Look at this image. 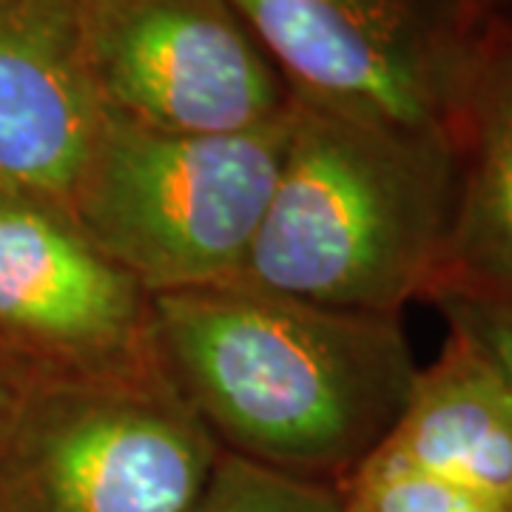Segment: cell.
<instances>
[{
  "label": "cell",
  "mask_w": 512,
  "mask_h": 512,
  "mask_svg": "<svg viewBox=\"0 0 512 512\" xmlns=\"http://www.w3.org/2000/svg\"><path fill=\"white\" fill-rule=\"evenodd\" d=\"M293 100L458 146L481 74L436 0H231Z\"/></svg>",
  "instance_id": "5b68a950"
},
{
  "label": "cell",
  "mask_w": 512,
  "mask_h": 512,
  "mask_svg": "<svg viewBox=\"0 0 512 512\" xmlns=\"http://www.w3.org/2000/svg\"><path fill=\"white\" fill-rule=\"evenodd\" d=\"M151 319L157 365L225 453L339 490L419 376L399 316L225 282L157 293Z\"/></svg>",
  "instance_id": "6da1fadb"
},
{
  "label": "cell",
  "mask_w": 512,
  "mask_h": 512,
  "mask_svg": "<svg viewBox=\"0 0 512 512\" xmlns=\"http://www.w3.org/2000/svg\"><path fill=\"white\" fill-rule=\"evenodd\" d=\"M458 146L362 126L293 100L274 197L239 285L399 316L444 265Z\"/></svg>",
  "instance_id": "7a4b0ae2"
},
{
  "label": "cell",
  "mask_w": 512,
  "mask_h": 512,
  "mask_svg": "<svg viewBox=\"0 0 512 512\" xmlns=\"http://www.w3.org/2000/svg\"><path fill=\"white\" fill-rule=\"evenodd\" d=\"M220 441L157 362L43 376L0 447L9 512H188Z\"/></svg>",
  "instance_id": "277c9868"
},
{
  "label": "cell",
  "mask_w": 512,
  "mask_h": 512,
  "mask_svg": "<svg viewBox=\"0 0 512 512\" xmlns=\"http://www.w3.org/2000/svg\"><path fill=\"white\" fill-rule=\"evenodd\" d=\"M83 40L103 111L140 126L231 134L293 103L231 0H83Z\"/></svg>",
  "instance_id": "8992f818"
},
{
  "label": "cell",
  "mask_w": 512,
  "mask_h": 512,
  "mask_svg": "<svg viewBox=\"0 0 512 512\" xmlns=\"http://www.w3.org/2000/svg\"><path fill=\"white\" fill-rule=\"evenodd\" d=\"M40 379L43 373H37L35 367L26 365L15 353L0 348V447L9 439L23 404Z\"/></svg>",
  "instance_id": "5bb4252c"
},
{
  "label": "cell",
  "mask_w": 512,
  "mask_h": 512,
  "mask_svg": "<svg viewBox=\"0 0 512 512\" xmlns=\"http://www.w3.org/2000/svg\"><path fill=\"white\" fill-rule=\"evenodd\" d=\"M100 123L83 0H0V185L69 205Z\"/></svg>",
  "instance_id": "ba28073f"
},
{
  "label": "cell",
  "mask_w": 512,
  "mask_h": 512,
  "mask_svg": "<svg viewBox=\"0 0 512 512\" xmlns=\"http://www.w3.org/2000/svg\"><path fill=\"white\" fill-rule=\"evenodd\" d=\"M427 299L439 308L447 330L470 342L512 390V299L456 288H436Z\"/></svg>",
  "instance_id": "4fadbf2b"
},
{
  "label": "cell",
  "mask_w": 512,
  "mask_h": 512,
  "mask_svg": "<svg viewBox=\"0 0 512 512\" xmlns=\"http://www.w3.org/2000/svg\"><path fill=\"white\" fill-rule=\"evenodd\" d=\"M373 458L419 470L512 510V390L470 342L447 330L439 359Z\"/></svg>",
  "instance_id": "9c48e42d"
},
{
  "label": "cell",
  "mask_w": 512,
  "mask_h": 512,
  "mask_svg": "<svg viewBox=\"0 0 512 512\" xmlns=\"http://www.w3.org/2000/svg\"><path fill=\"white\" fill-rule=\"evenodd\" d=\"M291 109L231 134H177L103 111L69 211L151 296L234 282L282 171Z\"/></svg>",
  "instance_id": "3957f363"
},
{
  "label": "cell",
  "mask_w": 512,
  "mask_h": 512,
  "mask_svg": "<svg viewBox=\"0 0 512 512\" xmlns=\"http://www.w3.org/2000/svg\"><path fill=\"white\" fill-rule=\"evenodd\" d=\"M0 512H9V510H6V507H3V501H0Z\"/></svg>",
  "instance_id": "9a60e30c"
},
{
  "label": "cell",
  "mask_w": 512,
  "mask_h": 512,
  "mask_svg": "<svg viewBox=\"0 0 512 512\" xmlns=\"http://www.w3.org/2000/svg\"><path fill=\"white\" fill-rule=\"evenodd\" d=\"M436 288L512 299V57L478 89Z\"/></svg>",
  "instance_id": "30bf717a"
},
{
  "label": "cell",
  "mask_w": 512,
  "mask_h": 512,
  "mask_svg": "<svg viewBox=\"0 0 512 512\" xmlns=\"http://www.w3.org/2000/svg\"><path fill=\"white\" fill-rule=\"evenodd\" d=\"M151 293L55 200L0 185V348L43 376L157 362Z\"/></svg>",
  "instance_id": "52a82bcc"
},
{
  "label": "cell",
  "mask_w": 512,
  "mask_h": 512,
  "mask_svg": "<svg viewBox=\"0 0 512 512\" xmlns=\"http://www.w3.org/2000/svg\"><path fill=\"white\" fill-rule=\"evenodd\" d=\"M339 512H512L447 481L367 458L342 487Z\"/></svg>",
  "instance_id": "7c38bea8"
},
{
  "label": "cell",
  "mask_w": 512,
  "mask_h": 512,
  "mask_svg": "<svg viewBox=\"0 0 512 512\" xmlns=\"http://www.w3.org/2000/svg\"><path fill=\"white\" fill-rule=\"evenodd\" d=\"M342 490L222 453L188 512H339Z\"/></svg>",
  "instance_id": "8fae6325"
}]
</instances>
